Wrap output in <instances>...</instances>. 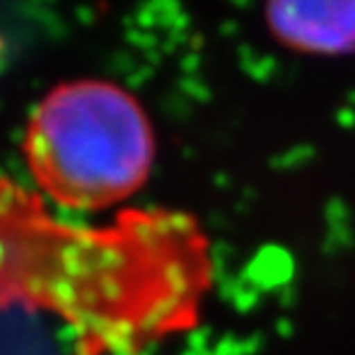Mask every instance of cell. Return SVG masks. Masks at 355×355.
<instances>
[{"label": "cell", "mask_w": 355, "mask_h": 355, "mask_svg": "<svg viewBox=\"0 0 355 355\" xmlns=\"http://www.w3.org/2000/svg\"><path fill=\"white\" fill-rule=\"evenodd\" d=\"M5 51H7V37H5V33L0 31V60H3Z\"/></svg>", "instance_id": "277c9868"}, {"label": "cell", "mask_w": 355, "mask_h": 355, "mask_svg": "<svg viewBox=\"0 0 355 355\" xmlns=\"http://www.w3.org/2000/svg\"><path fill=\"white\" fill-rule=\"evenodd\" d=\"M210 288V238L187 212L72 224L0 178V307L58 318L81 355H139L189 332Z\"/></svg>", "instance_id": "6da1fadb"}, {"label": "cell", "mask_w": 355, "mask_h": 355, "mask_svg": "<svg viewBox=\"0 0 355 355\" xmlns=\"http://www.w3.org/2000/svg\"><path fill=\"white\" fill-rule=\"evenodd\" d=\"M263 24L291 53L314 58L355 53V0H277L263 7Z\"/></svg>", "instance_id": "3957f363"}, {"label": "cell", "mask_w": 355, "mask_h": 355, "mask_svg": "<svg viewBox=\"0 0 355 355\" xmlns=\"http://www.w3.org/2000/svg\"><path fill=\"white\" fill-rule=\"evenodd\" d=\"M24 155L49 198L74 210H104L148 182L155 132L125 88L83 79L42 99L28 123Z\"/></svg>", "instance_id": "7a4b0ae2"}]
</instances>
